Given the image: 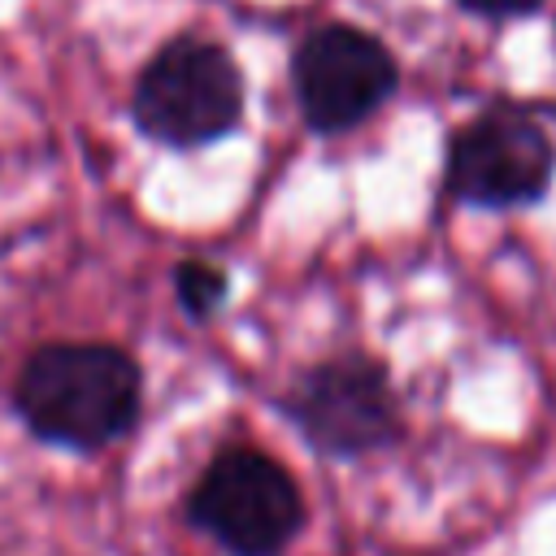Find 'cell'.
I'll use <instances>...</instances> for the list:
<instances>
[{"instance_id":"cell-7","label":"cell","mask_w":556,"mask_h":556,"mask_svg":"<svg viewBox=\"0 0 556 556\" xmlns=\"http://www.w3.org/2000/svg\"><path fill=\"white\" fill-rule=\"evenodd\" d=\"M174 287H178V300L191 317H208L226 304V269H217L213 261H182L178 274H174Z\"/></svg>"},{"instance_id":"cell-2","label":"cell","mask_w":556,"mask_h":556,"mask_svg":"<svg viewBox=\"0 0 556 556\" xmlns=\"http://www.w3.org/2000/svg\"><path fill=\"white\" fill-rule=\"evenodd\" d=\"M135 122L165 148H200L239 126L243 74L222 43L169 39L135 83Z\"/></svg>"},{"instance_id":"cell-4","label":"cell","mask_w":556,"mask_h":556,"mask_svg":"<svg viewBox=\"0 0 556 556\" xmlns=\"http://www.w3.org/2000/svg\"><path fill=\"white\" fill-rule=\"evenodd\" d=\"M400 83L395 56L369 30L330 22L300 39L291 56V87L304 122L321 135L361 126Z\"/></svg>"},{"instance_id":"cell-1","label":"cell","mask_w":556,"mask_h":556,"mask_svg":"<svg viewBox=\"0 0 556 556\" xmlns=\"http://www.w3.org/2000/svg\"><path fill=\"white\" fill-rule=\"evenodd\" d=\"M139 369L109 343H48L39 348L13 387L22 421L61 447H104L122 439L139 417Z\"/></svg>"},{"instance_id":"cell-5","label":"cell","mask_w":556,"mask_h":556,"mask_svg":"<svg viewBox=\"0 0 556 556\" xmlns=\"http://www.w3.org/2000/svg\"><path fill=\"white\" fill-rule=\"evenodd\" d=\"M287 413L326 456H365L400 434L395 387L369 356H334L300 374L287 395Z\"/></svg>"},{"instance_id":"cell-8","label":"cell","mask_w":556,"mask_h":556,"mask_svg":"<svg viewBox=\"0 0 556 556\" xmlns=\"http://www.w3.org/2000/svg\"><path fill=\"white\" fill-rule=\"evenodd\" d=\"M460 4L482 17H521V13H534L543 0H460Z\"/></svg>"},{"instance_id":"cell-6","label":"cell","mask_w":556,"mask_h":556,"mask_svg":"<svg viewBox=\"0 0 556 556\" xmlns=\"http://www.w3.org/2000/svg\"><path fill=\"white\" fill-rule=\"evenodd\" d=\"M556 169L547 130L517 109H491L473 117L447 152V182L465 204L517 208L534 204Z\"/></svg>"},{"instance_id":"cell-3","label":"cell","mask_w":556,"mask_h":556,"mask_svg":"<svg viewBox=\"0 0 556 556\" xmlns=\"http://www.w3.org/2000/svg\"><path fill=\"white\" fill-rule=\"evenodd\" d=\"M187 513L235 556H278L304 526L300 486L274 456L256 447L213 456L187 495Z\"/></svg>"}]
</instances>
